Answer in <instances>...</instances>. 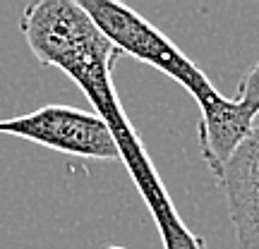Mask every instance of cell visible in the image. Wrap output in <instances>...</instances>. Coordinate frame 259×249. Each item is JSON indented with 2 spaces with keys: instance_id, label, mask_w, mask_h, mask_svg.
Masks as SVG:
<instances>
[{
  "instance_id": "obj_4",
  "label": "cell",
  "mask_w": 259,
  "mask_h": 249,
  "mask_svg": "<svg viewBox=\"0 0 259 249\" xmlns=\"http://www.w3.org/2000/svg\"><path fill=\"white\" fill-rule=\"evenodd\" d=\"M216 185L226 196L235 249H259V122L226 161Z\"/></svg>"
},
{
  "instance_id": "obj_3",
  "label": "cell",
  "mask_w": 259,
  "mask_h": 249,
  "mask_svg": "<svg viewBox=\"0 0 259 249\" xmlns=\"http://www.w3.org/2000/svg\"><path fill=\"white\" fill-rule=\"evenodd\" d=\"M0 134L22 137L51 151L94 161H120L108 127L96 113L51 103L29 115L0 120Z\"/></svg>"
},
{
  "instance_id": "obj_5",
  "label": "cell",
  "mask_w": 259,
  "mask_h": 249,
  "mask_svg": "<svg viewBox=\"0 0 259 249\" xmlns=\"http://www.w3.org/2000/svg\"><path fill=\"white\" fill-rule=\"evenodd\" d=\"M238 98H240L247 108L259 113V60L250 72L245 74L240 89H238Z\"/></svg>"
},
{
  "instance_id": "obj_1",
  "label": "cell",
  "mask_w": 259,
  "mask_h": 249,
  "mask_svg": "<svg viewBox=\"0 0 259 249\" xmlns=\"http://www.w3.org/2000/svg\"><path fill=\"white\" fill-rule=\"evenodd\" d=\"M19 31L38 63L67 74L108 127L120 161L151 211L163 249H206V240L194 235L180 218L144 141L118 98L113 70L122 53L103 36L79 3L36 0L22 12Z\"/></svg>"
},
{
  "instance_id": "obj_2",
  "label": "cell",
  "mask_w": 259,
  "mask_h": 249,
  "mask_svg": "<svg viewBox=\"0 0 259 249\" xmlns=\"http://www.w3.org/2000/svg\"><path fill=\"white\" fill-rule=\"evenodd\" d=\"M77 3L120 53L137 58L139 63L151 65L154 70L163 72L197 101L199 151L211 175L219 180L226 161L254 127V122H250V118L242 113L240 103L216 91L209 77L192 63V58H187L163 31L149 24L132 8L113 0H77Z\"/></svg>"
}]
</instances>
